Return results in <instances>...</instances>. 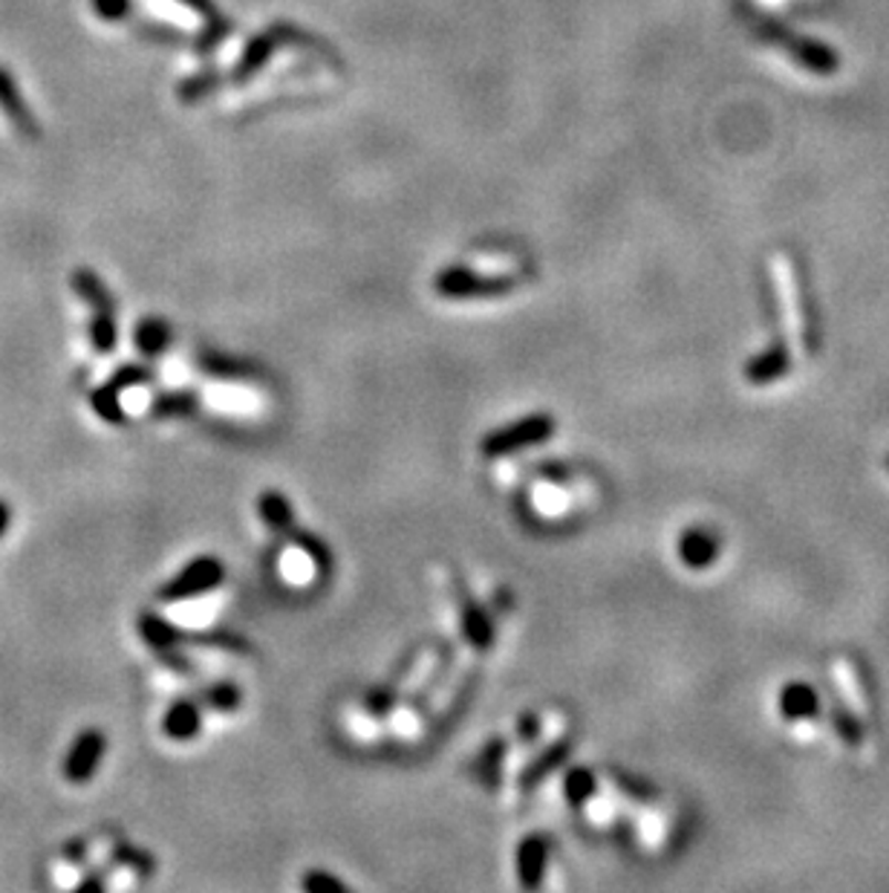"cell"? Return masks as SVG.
I'll use <instances>...</instances> for the list:
<instances>
[{"instance_id": "13", "label": "cell", "mask_w": 889, "mask_h": 893, "mask_svg": "<svg viewBox=\"0 0 889 893\" xmlns=\"http://www.w3.org/2000/svg\"><path fill=\"white\" fill-rule=\"evenodd\" d=\"M789 370H792V354L783 345H774L765 354L748 361L745 379L751 385H774L783 376H789Z\"/></svg>"}, {"instance_id": "15", "label": "cell", "mask_w": 889, "mask_h": 893, "mask_svg": "<svg viewBox=\"0 0 889 893\" xmlns=\"http://www.w3.org/2000/svg\"><path fill=\"white\" fill-rule=\"evenodd\" d=\"M73 290L87 304L91 313H116V301H113L107 284L98 279L96 272L87 270V266L73 272Z\"/></svg>"}, {"instance_id": "29", "label": "cell", "mask_w": 889, "mask_h": 893, "mask_svg": "<svg viewBox=\"0 0 889 893\" xmlns=\"http://www.w3.org/2000/svg\"><path fill=\"white\" fill-rule=\"evenodd\" d=\"M9 524H12V506L7 501H0V538L9 533Z\"/></svg>"}, {"instance_id": "5", "label": "cell", "mask_w": 889, "mask_h": 893, "mask_svg": "<svg viewBox=\"0 0 889 893\" xmlns=\"http://www.w3.org/2000/svg\"><path fill=\"white\" fill-rule=\"evenodd\" d=\"M517 281L511 275H477L474 270H448L436 279V290L445 298H479V295H502Z\"/></svg>"}, {"instance_id": "2", "label": "cell", "mask_w": 889, "mask_h": 893, "mask_svg": "<svg viewBox=\"0 0 889 893\" xmlns=\"http://www.w3.org/2000/svg\"><path fill=\"white\" fill-rule=\"evenodd\" d=\"M225 567L223 561L211 556H200L194 561H188L168 585L159 587L157 599L162 605H186V601H197L202 596H209L211 590H218L223 585Z\"/></svg>"}, {"instance_id": "14", "label": "cell", "mask_w": 889, "mask_h": 893, "mask_svg": "<svg viewBox=\"0 0 889 893\" xmlns=\"http://www.w3.org/2000/svg\"><path fill=\"white\" fill-rule=\"evenodd\" d=\"M821 703H817V694L808 689L806 683H792L785 685L783 694H780V712L792 726H803V723H812L821 712Z\"/></svg>"}, {"instance_id": "27", "label": "cell", "mask_w": 889, "mask_h": 893, "mask_svg": "<svg viewBox=\"0 0 889 893\" xmlns=\"http://www.w3.org/2000/svg\"><path fill=\"white\" fill-rule=\"evenodd\" d=\"M300 885H304V891H309V893H345L347 891V885L341 882V879L329 876V873H324V871L307 873Z\"/></svg>"}, {"instance_id": "17", "label": "cell", "mask_w": 889, "mask_h": 893, "mask_svg": "<svg viewBox=\"0 0 889 893\" xmlns=\"http://www.w3.org/2000/svg\"><path fill=\"white\" fill-rule=\"evenodd\" d=\"M257 512H261L263 521H266V526H269L277 538L289 540L292 535L298 533V526H295V515H292V506L284 495H277V492H263V495L257 497Z\"/></svg>"}, {"instance_id": "16", "label": "cell", "mask_w": 889, "mask_h": 893, "mask_svg": "<svg viewBox=\"0 0 889 893\" xmlns=\"http://www.w3.org/2000/svg\"><path fill=\"white\" fill-rule=\"evenodd\" d=\"M679 556L694 570H705L719 558L717 535L708 533V529H690V533L681 535Z\"/></svg>"}, {"instance_id": "19", "label": "cell", "mask_w": 889, "mask_h": 893, "mask_svg": "<svg viewBox=\"0 0 889 893\" xmlns=\"http://www.w3.org/2000/svg\"><path fill=\"white\" fill-rule=\"evenodd\" d=\"M211 406H218L220 411H254L257 406V393L248 385H234V382H220L218 388H211L209 393Z\"/></svg>"}, {"instance_id": "21", "label": "cell", "mask_w": 889, "mask_h": 893, "mask_svg": "<svg viewBox=\"0 0 889 893\" xmlns=\"http://www.w3.org/2000/svg\"><path fill=\"white\" fill-rule=\"evenodd\" d=\"M134 342L139 347V354L159 356L165 354V347L171 345V327L162 318H145V322L136 324Z\"/></svg>"}, {"instance_id": "20", "label": "cell", "mask_w": 889, "mask_h": 893, "mask_svg": "<svg viewBox=\"0 0 889 893\" xmlns=\"http://www.w3.org/2000/svg\"><path fill=\"white\" fill-rule=\"evenodd\" d=\"M506 766H508V744L502 737H494L491 744L479 752L477 764H474V773H477L488 787H497L502 773H506Z\"/></svg>"}, {"instance_id": "8", "label": "cell", "mask_w": 889, "mask_h": 893, "mask_svg": "<svg viewBox=\"0 0 889 893\" xmlns=\"http://www.w3.org/2000/svg\"><path fill=\"white\" fill-rule=\"evenodd\" d=\"M0 111L15 125V130L23 139H41V122L35 119L27 98L21 96L15 75L9 73L7 67H0Z\"/></svg>"}, {"instance_id": "23", "label": "cell", "mask_w": 889, "mask_h": 893, "mask_svg": "<svg viewBox=\"0 0 889 893\" xmlns=\"http://www.w3.org/2000/svg\"><path fill=\"white\" fill-rule=\"evenodd\" d=\"M595 792H599V781H595V775L590 769H572L567 775V781H563V796L572 807H583Z\"/></svg>"}, {"instance_id": "1", "label": "cell", "mask_w": 889, "mask_h": 893, "mask_svg": "<svg viewBox=\"0 0 889 893\" xmlns=\"http://www.w3.org/2000/svg\"><path fill=\"white\" fill-rule=\"evenodd\" d=\"M552 434H554L552 417H549V413H531V417L508 422L502 429L491 431V434L483 440L479 451H483V458L488 460H506L520 454V451L531 449V445L546 443Z\"/></svg>"}, {"instance_id": "10", "label": "cell", "mask_w": 889, "mask_h": 893, "mask_svg": "<svg viewBox=\"0 0 889 893\" xmlns=\"http://www.w3.org/2000/svg\"><path fill=\"white\" fill-rule=\"evenodd\" d=\"M546 864H549V841L543 836H529L520 841L517 848V876L526 891L538 887L546 876Z\"/></svg>"}, {"instance_id": "4", "label": "cell", "mask_w": 889, "mask_h": 893, "mask_svg": "<svg viewBox=\"0 0 889 893\" xmlns=\"http://www.w3.org/2000/svg\"><path fill=\"white\" fill-rule=\"evenodd\" d=\"M774 281H777L780 309H783L789 342H792L797 350L808 354V350H812V333H808V318L806 309H803V295H800L794 266L785 261V258H777V263H774Z\"/></svg>"}, {"instance_id": "18", "label": "cell", "mask_w": 889, "mask_h": 893, "mask_svg": "<svg viewBox=\"0 0 889 893\" xmlns=\"http://www.w3.org/2000/svg\"><path fill=\"white\" fill-rule=\"evenodd\" d=\"M318 567H321V561L313 556V553H307L304 547H298V544H284V553H281V576L289 581V585H309L315 576H318Z\"/></svg>"}, {"instance_id": "22", "label": "cell", "mask_w": 889, "mask_h": 893, "mask_svg": "<svg viewBox=\"0 0 889 893\" xmlns=\"http://www.w3.org/2000/svg\"><path fill=\"white\" fill-rule=\"evenodd\" d=\"M91 406H93V411H96L105 422H110V426H119V422H125V417H127L121 391L119 388H113L110 382L98 385L96 391L91 393Z\"/></svg>"}, {"instance_id": "12", "label": "cell", "mask_w": 889, "mask_h": 893, "mask_svg": "<svg viewBox=\"0 0 889 893\" xmlns=\"http://www.w3.org/2000/svg\"><path fill=\"white\" fill-rule=\"evenodd\" d=\"M531 506L546 518H558L572 506V492L567 483H561V474H552V477L546 474L531 486Z\"/></svg>"}, {"instance_id": "26", "label": "cell", "mask_w": 889, "mask_h": 893, "mask_svg": "<svg viewBox=\"0 0 889 893\" xmlns=\"http://www.w3.org/2000/svg\"><path fill=\"white\" fill-rule=\"evenodd\" d=\"M150 411L157 413V417H177V413L194 411V399L188 397V393H168V397L154 399Z\"/></svg>"}, {"instance_id": "24", "label": "cell", "mask_w": 889, "mask_h": 893, "mask_svg": "<svg viewBox=\"0 0 889 893\" xmlns=\"http://www.w3.org/2000/svg\"><path fill=\"white\" fill-rule=\"evenodd\" d=\"M197 703L209 712H234L240 706V691L229 683L209 685L197 694Z\"/></svg>"}, {"instance_id": "11", "label": "cell", "mask_w": 889, "mask_h": 893, "mask_svg": "<svg viewBox=\"0 0 889 893\" xmlns=\"http://www.w3.org/2000/svg\"><path fill=\"white\" fill-rule=\"evenodd\" d=\"M202 726V706L197 700H180L173 703L162 717V735L177 740V744H188L200 735Z\"/></svg>"}, {"instance_id": "25", "label": "cell", "mask_w": 889, "mask_h": 893, "mask_svg": "<svg viewBox=\"0 0 889 893\" xmlns=\"http://www.w3.org/2000/svg\"><path fill=\"white\" fill-rule=\"evenodd\" d=\"M832 721H835V728H837V735H840V740H844L849 749H858V746L864 744L860 721L855 717L853 712H849V708H835V717H832Z\"/></svg>"}, {"instance_id": "6", "label": "cell", "mask_w": 889, "mask_h": 893, "mask_svg": "<svg viewBox=\"0 0 889 893\" xmlns=\"http://www.w3.org/2000/svg\"><path fill=\"white\" fill-rule=\"evenodd\" d=\"M451 593H454L456 619H459V628H463L465 642H468V645H472L477 653H486L488 648L494 645L491 616L479 608V601L474 599V596L468 593L463 585L451 581Z\"/></svg>"}, {"instance_id": "7", "label": "cell", "mask_w": 889, "mask_h": 893, "mask_svg": "<svg viewBox=\"0 0 889 893\" xmlns=\"http://www.w3.org/2000/svg\"><path fill=\"white\" fill-rule=\"evenodd\" d=\"M569 752H572V737L567 735V728H558V735H554L549 744L538 746V749H535V758L517 773V787H520V792H531L535 787H540V784H543L546 778L569 758Z\"/></svg>"}, {"instance_id": "3", "label": "cell", "mask_w": 889, "mask_h": 893, "mask_svg": "<svg viewBox=\"0 0 889 893\" xmlns=\"http://www.w3.org/2000/svg\"><path fill=\"white\" fill-rule=\"evenodd\" d=\"M107 755V735L102 728L87 726L82 728L78 735L73 737V744L67 746V755H64V764H61V775L64 781L73 784V787H84L96 778V773L102 769Z\"/></svg>"}, {"instance_id": "9", "label": "cell", "mask_w": 889, "mask_h": 893, "mask_svg": "<svg viewBox=\"0 0 889 893\" xmlns=\"http://www.w3.org/2000/svg\"><path fill=\"white\" fill-rule=\"evenodd\" d=\"M832 676H835V685H837V694H840V703H844L849 712L858 717V721H869V697H867V689H864V680H860V671L855 669L853 660H846V656H840V660L832 662Z\"/></svg>"}, {"instance_id": "28", "label": "cell", "mask_w": 889, "mask_h": 893, "mask_svg": "<svg viewBox=\"0 0 889 893\" xmlns=\"http://www.w3.org/2000/svg\"><path fill=\"white\" fill-rule=\"evenodd\" d=\"M93 9H96L105 21H121V18L127 15L130 3H127V0H93Z\"/></svg>"}, {"instance_id": "30", "label": "cell", "mask_w": 889, "mask_h": 893, "mask_svg": "<svg viewBox=\"0 0 889 893\" xmlns=\"http://www.w3.org/2000/svg\"><path fill=\"white\" fill-rule=\"evenodd\" d=\"M887 465H889V460H887Z\"/></svg>"}]
</instances>
